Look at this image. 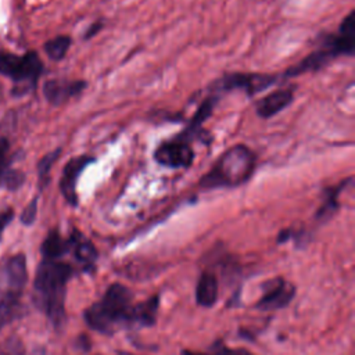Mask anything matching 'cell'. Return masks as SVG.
Returning <instances> with one entry per match:
<instances>
[{"label": "cell", "mask_w": 355, "mask_h": 355, "mask_svg": "<svg viewBox=\"0 0 355 355\" xmlns=\"http://www.w3.org/2000/svg\"><path fill=\"white\" fill-rule=\"evenodd\" d=\"M71 276L72 268L61 261L43 259L36 269V302L55 327L65 322V291Z\"/></svg>", "instance_id": "1"}, {"label": "cell", "mask_w": 355, "mask_h": 355, "mask_svg": "<svg viewBox=\"0 0 355 355\" xmlns=\"http://www.w3.org/2000/svg\"><path fill=\"white\" fill-rule=\"evenodd\" d=\"M355 51V11L351 10L338 26L337 35L322 39L320 46L304 57L298 64L288 68L283 76L293 78L306 72H315L326 67L340 55H352Z\"/></svg>", "instance_id": "2"}, {"label": "cell", "mask_w": 355, "mask_h": 355, "mask_svg": "<svg viewBox=\"0 0 355 355\" xmlns=\"http://www.w3.org/2000/svg\"><path fill=\"white\" fill-rule=\"evenodd\" d=\"M255 154L244 146L236 144L227 148L200 179L201 189L236 187L245 183L255 171Z\"/></svg>", "instance_id": "3"}, {"label": "cell", "mask_w": 355, "mask_h": 355, "mask_svg": "<svg viewBox=\"0 0 355 355\" xmlns=\"http://www.w3.org/2000/svg\"><path fill=\"white\" fill-rule=\"evenodd\" d=\"M132 291L121 284L112 283L103 298L85 311L87 326L96 331L111 334L121 323L128 322L132 308Z\"/></svg>", "instance_id": "4"}, {"label": "cell", "mask_w": 355, "mask_h": 355, "mask_svg": "<svg viewBox=\"0 0 355 355\" xmlns=\"http://www.w3.org/2000/svg\"><path fill=\"white\" fill-rule=\"evenodd\" d=\"M43 72V62L36 51H26L24 55L0 50V73L12 79L14 96H22L36 87Z\"/></svg>", "instance_id": "5"}, {"label": "cell", "mask_w": 355, "mask_h": 355, "mask_svg": "<svg viewBox=\"0 0 355 355\" xmlns=\"http://www.w3.org/2000/svg\"><path fill=\"white\" fill-rule=\"evenodd\" d=\"M277 75L269 73H227L212 85L214 90L229 92V90H244L248 96L259 93L269 86L275 85Z\"/></svg>", "instance_id": "6"}, {"label": "cell", "mask_w": 355, "mask_h": 355, "mask_svg": "<svg viewBox=\"0 0 355 355\" xmlns=\"http://www.w3.org/2000/svg\"><path fill=\"white\" fill-rule=\"evenodd\" d=\"M154 159L168 168H189L194 159V151L190 141L180 137L162 141L154 151Z\"/></svg>", "instance_id": "7"}, {"label": "cell", "mask_w": 355, "mask_h": 355, "mask_svg": "<svg viewBox=\"0 0 355 355\" xmlns=\"http://www.w3.org/2000/svg\"><path fill=\"white\" fill-rule=\"evenodd\" d=\"M295 288L291 283L284 282L280 277L265 283L263 293L257 302V308L261 311H275L284 308L294 297Z\"/></svg>", "instance_id": "8"}, {"label": "cell", "mask_w": 355, "mask_h": 355, "mask_svg": "<svg viewBox=\"0 0 355 355\" xmlns=\"http://www.w3.org/2000/svg\"><path fill=\"white\" fill-rule=\"evenodd\" d=\"M93 161L94 158L90 155H76V157H72L64 165L62 175L60 179V190L65 201L72 207L78 204V194H76L78 178L80 176L83 169Z\"/></svg>", "instance_id": "9"}, {"label": "cell", "mask_w": 355, "mask_h": 355, "mask_svg": "<svg viewBox=\"0 0 355 355\" xmlns=\"http://www.w3.org/2000/svg\"><path fill=\"white\" fill-rule=\"evenodd\" d=\"M85 80L50 79L43 85V96L51 105H62L86 89Z\"/></svg>", "instance_id": "10"}, {"label": "cell", "mask_w": 355, "mask_h": 355, "mask_svg": "<svg viewBox=\"0 0 355 355\" xmlns=\"http://www.w3.org/2000/svg\"><path fill=\"white\" fill-rule=\"evenodd\" d=\"M294 98V87H283L277 89L265 97H262L255 107V112L261 118H272L277 112L283 111L286 107L291 104Z\"/></svg>", "instance_id": "11"}, {"label": "cell", "mask_w": 355, "mask_h": 355, "mask_svg": "<svg viewBox=\"0 0 355 355\" xmlns=\"http://www.w3.org/2000/svg\"><path fill=\"white\" fill-rule=\"evenodd\" d=\"M6 276L8 290L14 293L22 291L28 282V268H26V258L24 254H15L10 257L6 262Z\"/></svg>", "instance_id": "12"}, {"label": "cell", "mask_w": 355, "mask_h": 355, "mask_svg": "<svg viewBox=\"0 0 355 355\" xmlns=\"http://www.w3.org/2000/svg\"><path fill=\"white\" fill-rule=\"evenodd\" d=\"M218 98L219 96L218 94H209L207 98L202 100V103L198 105V108L196 110L194 115L191 116L187 128L178 136L183 140H187L190 141V137L191 136H197L200 135V130H201V126L202 123L211 116L214 108H215V104L218 103Z\"/></svg>", "instance_id": "13"}, {"label": "cell", "mask_w": 355, "mask_h": 355, "mask_svg": "<svg viewBox=\"0 0 355 355\" xmlns=\"http://www.w3.org/2000/svg\"><path fill=\"white\" fill-rule=\"evenodd\" d=\"M218 295H219L218 279L211 272H202L196 287L197 304L204 308H209L216 302Z\"/></svg>", "instance_id": "14"}, {"label": "cell", "mask_w": 355, "mask_h": 355, "mask_svg": "<svg viewBox=\"0 0 355 355\" xmlns=\"http://www.w3.org/2000/svg\"><path fill=\"white\" fill-rule=\"evenodd\" d=\"M157 309H158V295H154L144 302L132 305L128 322L137 323L141 326H151L155 323Z\"/></svg>", "instance_id": "15"}, {"label": "cell", "mask_w": 355, "mask_h": 355, "mask_svg": "<svg viewBox=\"0 0 355 355\" xmlns=\"http://www.w3.org/2000/svg\"><path fill=\"white\" fill-rule=\"evenodd\" d=\"M71 248L69 245V239H64L57 230H50L46 239L42 243V254L44 259H54L57 261L60 257H62L68 250Z\"/></svg>", "instance_id": "16"}, {"label": "cell", "mask_w": 355, "mask_h": 355, "mask_svg": "<svg viewBox=\"0 0 355 355\" xmlns=\"http://www.w3.org/2000/svg\"><path fill=\"white\" fill-rule=\"evenodd\" d=\"M21 312L19 293L4 291L0 294V329L18 318Z\"/></svg>", "instance_id": "17"}, {"label": "cell", "mask_w": 355, "mask_h": 355, "mask_svg": "<svg viewBox=\"0 0 355 355\" xmlns=\"http://www.w3.org/2000/svg\"><path fill=\"white\" fill-rule=\"evenodd\" d=\"M69 245L73 250L76 259L80 261L82 263L92 265L96 261V258H97L96 247L92 244V241L85 239L79 232H75L69 237Z\"/></svg>", "instance_id": "18"}, {"label": "cell", "mask_w": 355, "mask_h": 355, "mask_svg": "<svg viewBox=\"0 0 355 355\" xmlns=\"http://www.w3.org/2000/svg\"><path fill=\"white\" fill-rule=\"evenodd\" d=\"M349 180H351V178L347 179V180H344V182H340L337 186L329 187V189L326 190L324 201H323L322 207L319 208V211L316 212V218H318L319 220H326V219H329V218L333 216V214L336 212V209H337V207H338L337 197H338L340 191L348 184Z\"/></svg>", "instance_id": "19"}, {"label": "cell", "mask_w": 355, "mask_h": 355, "mask_svg": "<svg viewBox=\"0 0 355 355\" xmlns=\"http://www.w3.org/2000/svg\"><path fill=\"white\" fill-rule=\"evenodd\" d=\"M72 40L69 36L67 35H60V36H55L50 40H47L43 46L47 57L53 61H60L65 57L69 46H71Z\"/></svg>", "instance_id": "20"}, {"label": "cell", "mask_w": 355, "mask_h": 355, "mask_svg": "<svg viewBox=\"0 0 355 355\" xmlns=\"http://www.w3.org/2000/svg\"><path fill=\"white\" fill-rule=\"evenodd\" d=\"M61 155V148H55L47 154H44L39 162H37V178H39V189L43 190L49 180H50V171L54 165V162L58 159Z\"/></svg>", "instance_id": "21"}, {"label": "cell", "mask_w": 355, "mask_h": 355, "mask_svg": "<svg viewBox=\"0 0 355 355\" xmlns=\"http://www.w3.org/2000/svg\"><path fill=\"white\" fill-rule=\"evenodd\" d=\"M1 182L4 183V186L10 190L14 191L17 189H19L24 182H25V173L19 169H7L3 175Z\"/></svg>", "instance_id": "22"}, {"label": "cell", "mask_w": 355, "mask_h": 355, "mask_svg": "<svg viewBox=\"0 0 355 355\" xmlns=\"http://www.w3.org/2000/svg\"><path fill=\"white\" fill-rule=\"evenodd\" d=\"M37 200H39L37 196L33 197L31 200V202L24 208V211H22V214L19 216L21 222L24 225H26V226L32 225L35 222V219H36V215H37Z\"/></svg>", "instance_id": "23"}, {"label": "cell", "mask_w": 355, "mask_h": 355, "mask_svg": "<svg viewBox=\"0 0 355 355\" xmlns=\"http://www.w3.org/2000/svg\"><path fill=\"white\" fill-rule=\"evenodd\" d=\"M8 148H10L8 140L6 137H0V183H1L3 175L7 171V165H8V159H7Z\"/></svg>", "instance_id": "24"}, {"label": "cell", "mask_w": 355, "mask_h": 355, "mask_svg": "<svg viewBox=\"0 0 355 355\" xmlns=\"http://www.w3.org/2000/svg\"><path fill=\"white\" fill-rule=\"evenodd\" d=\"M14 218V209L12 208H7L4 211L0 212V239L3 236L4 229L8 226V223L12 220Z\"/></svg>", "instance_id": "25"}, {"label": "cell", "mask_w": 355, "mask_h": 355, "mask_svg": "<svg viewBox=\"0 0 355 355\" xmlns=\"http://www.w3.org/2000/svg\"><path fill=\"white\" fill-rule=\"evenodd\" d=\"M216 355H252L250 351L244 349V348H225V347H220L219 351L216 352Z\"/></svg>", "instance_id": "26"}, {"label": "cell", "mask_w": 355, "mask_h": 355, "mask_svg": "<svg viewBox=\"0 0 355 355\" xmlns=\"http://www.w3.org/2000/svg\"><path fill=\"white\" fill-rule=\"evenodd\" d=\"M101 26H103V24L100 22V21H97V22H94V24H92L90 25V28L86 31V33H85V39H89V37H92V36H94L100 29H101Z\"/></svg>", "instance_id": "27"}, {"label": "cell", "mask_w": 355, "mask_h": 355, "mask_svg": "<svg viewBox=\"0 0 355 355\" xmlns=\"http://www.w3.org/2000/svg\"><path fill=\"white\" fill-rule=\"evenodd\" d=\"M184 355H205V354H193V352H184Z\"/></svg>", "instance_id": "28"}]
</instances>
